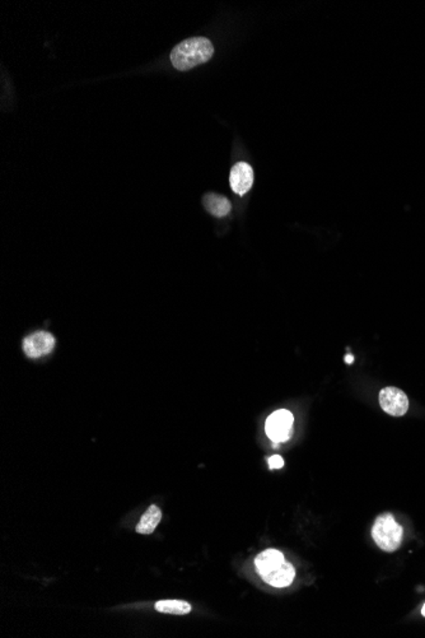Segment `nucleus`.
Wrapping results in <instances>:
<instances>
[{
    "mask_svg": "<svg viewBox=\"0 0 425 638\" xmlns=\"http://www.w3.org/2000/svg\"><path fill=\"white\" fill-rule=\"evenodd\" d=\"M255 566L261 579L272 587H287L295 581V567L277 549L264 550L256 557Z\"/></svg>",
    "mask_w": 425,
    "mask_h": 638,
    "instance_id": "1",
    "label": "nucleus"
},
{
    "mask_svg": "<svg viewBox=\"0 0 425 638\" xmlns=\"http://www.w3.org/2000/svg\"><path fill=\"white\" fill-rule=\"evenodd\" d=\"M214 55V46L207 37H191L180 42L171 51L172 66L185 72L195 66L205 64Z\"/></svg>",
    "mask_w": 425,
    "mask_h": 638,
    "instance_id": "2",
    "label": "nucleus"
},
{
    "mask_svg": "<svg viewBox=\"0 0 425 638\" xmlns=\"http://www.w3.org/2000/svg\"><path fill=\"white\" fill-rule=\"evenodd\" d=\"M372 537L379 548L391 553L400 548L404 529L397 524L395 518L389 513L379 515L372 528Z\"/></svg>",
    "mask_w": 425,
    "mask_h": 638,
    "instance_id": "3",
    "label": "nucleus"
},
{
    "mask_svg": "<svg viewBox=\"0 0 425 638\" xmlns=\"http://www.w3.org/2000/svg\"><path fill=\"white\" fill-rule=\"evenodd\" d=\"M293 424H295L293 414L290 411L280 409L272 413V416L266 419V435L275 443L288 441L290 436L293 435Z\"/></svg>",
    "mask_w": 425,
    "mask_h": 638,
    "instance_id": "4",
    "label": "nucleus"
},
{
    "mask_svg": "<svg viewBox=\"0 0 425 638\" xmlns=\"http://www.w3.org/2000/svg\"><path fill=\"white\" fill-rule=\"evenodd\" d=\"M379 404L384 412L394 417H401L408 412L406 394L397 388H386L379 393Z\"/></svg>",
    "mask_w": 425,
    "mask_h": 638,
    "instance_id": "5",
    "label": "nucleus"
},
{
    "mask_svg": "<svg viewBox=\"0 0 425 638\" xmlns=\"http://www.w3.org/2000/svg\"><path fill=\"white\" fill-rule=\"evenodd\" d=\"M55 346V338L48 331H39L27 336L24 341V351L30 358H40L51 353Z\"/></svg>",
    "mask_w": 425,
    "mask_h": 638,
    "instance_id": "6",
    "label": "nucleus"
},
{
    "mask_svg": "<svg viewBox=\"0 0 425 638\" xmlns=\"http://www.w3.org/2000/svg\"><path fill=\"white\" fill-rule=\"evenodd\" d=\"M230 184L238 195H245L254 184V170L246 162H238L230 170Z\"/></svg>",
    "mask_w": 425,
    "mask_h": 638,
    "instance_id": "7",
    "label": "nucleus"
},
{
    "mask_svg": "<svg viewBox=\"0 0 425 638\" xmlns=\"http://www.w3.org/2000/svg\"><path fill=\"white\" fill-rule=\"evenodd\" d=\"M160 520H162V511H160V507L155 506V505L148 507L147 511L144 513L139 524L136 526V532L142 534V535L153 534V531L160 524Z\"/></svg>",
    "mask_w": 425,
    "mask_h": 638,
    "instance_id": "8",
    "label": "nucleus"
},
{
    "mask_svg": "<svg viewBox=\"0 0 425 638\" xmlns=\"http://www.w3.org/2000/svg\"><path fill=\"white\" fill-rule=\"evenodd\" d=\"M204 207L210 215L215 217H225L230 212V200L218 194H207L203 199Z\"/></svg>",
    "mask_w": 425,
    "mask_h": 638,
    "instance_id": "9",
    "label": "nucleus"
},
{
    "mask_svg": "<svg viewBox=\"0 0 425 638\" xmlns=\"http://www.w3.org/2000/svg\"><path fill=\"white\" fill-rule=\"evenodd\" d=\"M155 609L160 613L172 615H186L191 613L193 607L183 600H160L155 602Z\"/></svg>",
    "mask_w": 425,
    "mask_h": 638,
    "instance_id": "10",
    "label": "nucleus"
},
{
    "mask_svg": "<svg viewBox=\"0 0 425 638\" xmlns=\"http://www.w3.org/2000/svg\"><path fill=\"white\" fill-rule=\"evenodd\" d=\"M283 466L284 460L282 456L274 455V456H272V458L269 459V468H270V469H280V468H283Z\"/></svg>",
    "mask_w": 425,
    "mask_h": 638,
    "instance_id": "11",
    "label": "nucleus"
},
{
    "mask_svg": "<svg viewBox=\"0 0 425 638\" xmlns=\"http://www.w3.org/2000/svg\"><path fill=\"white\" fill-rule=\"evenodd\" d=\"M353 359H354V358L352 357V356H348V357H345V361H347V364H352V362H353Z\"/></svg>",
    "mask_w": 425,
    "mask_h": 638,
    "instance_id": "12",
    "label": "nucleus"
},
{
    "mask_svg": "<svg viewBox=\"0 0 425 638\" xmlns=\"http://www.w3.org/2000/svg\"><path fill=\"white\" fill-rule=\"evenodd\" d=\"M421 614L424 615V617H425V604H424V607H423V609H421Z\"/></svg>",
    "mask_w": 425,
    "mask_h": 638,
    "instance_id": "13",
    "label": "nucleus"
}]
</instances>
